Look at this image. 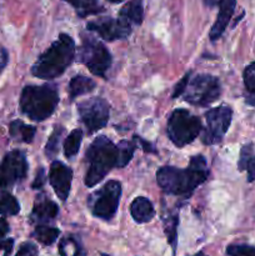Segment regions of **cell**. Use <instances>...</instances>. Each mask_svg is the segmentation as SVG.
<instances>
[{"mask_svg": "<svg viewBox=\"0 0 255 256\" xmlns=\"http://www.w3.org/2000/svg\"><path fill=\"white\" fill-rule=\"evenodd\" d=\"M60 256H86L79 240L72 235L65 236L59 242Z\"/></svg>", "mask_w": 255, "mask_h": 256, "instance_id": "20", "label": "cell"}, {"mask_svg": "<svg viewBox=\"0 0 255 256\" xmlns=\"http://www.w3.org/2000/svg\"><path fill=\"white\" fill-rule=\"evenodd\" d=\"M226 254L229 256H255V248L245 244L229 245Z\"/></svg>", "mask_w": 255, "mask_h": 256, "instance_id": "29", "label": "cell"}, {"mask_svg": "<svg viewBox=\"0 0 255 256\" xmlns=\"http://www.w3.org/2000/svg\"><path fill=\"white\" fill-rule=\"evenodd\" d=\"M59 92L55 85H28L20 96V109L34 122L52 116L59 104Z\"/></svg>", "mask_w": 255, "mask_h": 256, "instance_id": "3", "label": "cell"}, {"mask_svg": "<svg viewBox=\"0 0 255 256\" xmlns=\"http://www.w3.org/2000/svg\"><path fill=\"white\" fill-rule=\"evenodd\" d=\"M200 132V119L185 109L174 110L168 120V135L172 144L178 148H182L194 142Z\"/></svg>", "mask_w": 255, "mask_h": 256, "instance_id": "5", "label": "cell"}, {"mask_svg": "<svg viewBox=\"0 0 255 256\" xmlns=\"http://www.w3.org/2000/svg\"><path fill=\"white\" fill-rule=\"evenodd\" d=\"M102 256H109V255H105V254H102Z\"/></svg>", "mask_w": 255, "mask_h": 256, "instance_id": "41", "label": "cell"}, {"mask_svg": "<svg viewBox=\"0 0 255 256\" xmlns=\"http://www.w3.org/2000/svg\"><path fill=\"white\" fill-rule=\"evenodd\" d=\"M59 214V206L46 198H38L32 212V222L38 225H46Z\"/></svg>", "mask_w": 255, "mask_h": 256, "instance_id": "15", "label": "cell"}, {"mask_svg": "<svg viewBox=\"0 0 255 256\" xmlns=\"http://www.w3.org/2000/svg\"><path fill=\"white\" fill-rule=\"evenodd\" d=\"M245 170H248V182H252L255 180V156H252L249 159V162H246V168Z\"/></svg>", "mask_w": 255, "mask_h": 256, "instance_id": "35", "label": "cell"}, {"mask_svg": "<svg viewBox=\"0 0 255 256\" xmlns=\"http://www.w3.org/2000/svg\"><path fill=\"white\" fill-rule=\"evenodd\" d=\"M14 246V240L6 239L0 242V256H9Z\"/></svg>", "mask_w": 255, "mask_h": 256, "instance_id": "34", "label": "cell"}, {"mask_svg": "<svg viewBox=\"0 0 255 256\" xmlns=\"http://www.w3.org/2000/svg\"><path fill=\"white\" fill-rule=\"evenodd\" d=\"M78 60L94 75L105 78L112 66V55L102 42L92 36H82V44L79 49Z\"/></svg>", "mask_w": 255, "mask_h": 256, "instance_id": "6", "label": "cell"}, {"mask_svg": "<svg viewBox=\"0 0 255 256\" xmlns=\"http://www.w3.org/2000/svg\"><path fill=\"white\" fill-rule=\"evenodd\" d=\"M88 30L95 32L100 38L108 42L125 39L132 32L130 22L124 19H112V18H102V19L89 22L86 25Z\"/></svg>", "mask_w": 255, "mask_h": 256, "instance_id": "12", "label": "cell"}, {"mask_svg": "<svg viewBox=\"0 0 255 256\" xmlns=\"http://www.w3.org/2000/svg\"><path fill=\"white\" fill-rule=\"evenodd\" d=\"M235 6H236V0H219V14L210 30V40L215 42L222 36L234 14Z\"/></svg>", "mask_w": 255, "mask_h": 256, "instance_id": "14", "label": "cell"}, {"mask_svg": "<svg viewBox=\"0 0 255 256\" xmlns=\"http://www.w3.org/2000/svg\"><path fill=\"white\" fill-rule=\"evenodd\" d=\"M36 255H38V248L35 246L32 242H24V244L19 248L16 254H15V256H36Z\"/></svg>", "mask_w": 255, "mask_h": 256, "instance_id": "32", "label": "cell"}, {"mask_svg": "<svg viewBox=\"0 0 255 256\" xmlns=\"http://www.w3.org/2000/svg\"><path fill=\"white\" fill-rule=\"evenodd\" d=\"M190 75H192V72H188V74H185L184 76L182 78V80H180V82L175 85V89H174V92H172V99H176L178 96H180V95L184 94L185 90H186V88H188V84H189V82H190Z\"/></svg>", "mask_w": 255, "mask_h": 256, "instance_id": "31", "label": "cell"}, {"mask_svg": "<svg viewBox=\"0 0 255 256\" xmlns=\"http://www.w3.org/2000/svg\"><path fill=\"white\" fill-rule=\"evenodd\" d=\"M20 212L18 200L9 192L0 194V216H14Z\"/></svg>", "mask_w": 255, "mask_h": 256, "instance_id": "25", "label": "cell"}, {"mask_svg": "<svg viewBox=\"0 0 255 256\" xmlns=\"http://www.w3.org/2000/svg\"><path fill=\"white\" fill-rule=\"evenodd\" d=\"M86 162H89L85 185L92 188L102 182L108 172L118 164V148L108 136H98L86 152Z\"/></svg>", "mask_w": 255, "mask_h": 256, "instance_id": "4", "label": "cell"}, {"mask_svg": "<svg viewBox=\"0 0 255 256\" xmlns=\"http://www.w3.org/2000/svg\"><path fill=\"white\" fill-rule=\"evenodd\" d=\"M206 160L202 155H195L190 160L189 168L179 169L174 166H162L158 170L156 180L164 192L169 195L188 198L208 179Z\"/></svg>", "mask_w": 255, "mask_h": 256, "instance_id": "1", "label": "cell"}, {"mask_svg": "<svg viewBox=\"0 0 255 256\" xmlns=\"http://www.w3.org/2000/svg\"><path fill=\"white\" fill-rule=\"evenodd\" d=\"M130 214L132 219L138 224H144L150 222L154 218L155 210L152 202L144 196H139L134 199V202L130 205Z\"/></svg>", "mask_w": 255, "mask_h": 256, "instance_id": "16", "label": "cell"}, {"mask_svg": "<svg viewBox=\"0 0 255 256\" xmlns=\"http://www.w3.org/2000/svg\"><path fill=\"white\" fill-rule=\"evenodd\" d=\"M122 196V184L116 180H110L98 192H92L88 199L94 216L102 220H110L115 216Z\"/></svg>", "mask_w": 255, "mask_h": 256, "instance_id": "7", "label": "cell"}, {"mask_svg": "<svg viewBox=\"0 0 255 256\" xmlns=\"http://www.w3.org/2000/svg\"><path fill=\"white\" fill-rule=\"evenodd\" d=\"M142 16H144L142 6L138 0H132V2H128L120 10V18L129 22H134V24H142Z\"/></svg>", "mask_w": 255, "mask_h": 256, "instance_id": "19", "label": "cell"}, {"mask_svg": "<svg viewBox=\"0 0 255 256\" xmlns=\"http://www.w3.org/2000/svg\"><path fill=\"white\" fill-rule=\"evenodd\" d=\"M206 128L202 135V140L205 145H215L222 140L232 124V110L226 105L210 109L205 112Z\"/></svg>", "mask_w": 255, "mask_h": 256, "instance_id": "10", "label": "cell"}, {"mask_svg": "<svg viewBox=\"0 0 255 256\" xmlns=\"http://www.w3.org/2000/svg\"><path fill=\"white\" fill-rule=\"evenodd\" d=\"M78 112L88 134H94L109 122V104L102 98H92L78 104Z\"/></svg>", "mask_w": 255, "mask_h": 256, "instance_id": "9", "label": "cell"}, {"mask_svg": "<svg viewBox=\"0 0 255 256\" xmlns=\"http://www.w3.org/2000/svg\"><path fill=\"white\" fill-rule=\"evenodd\" d=\"M75 58V42L68 34H60L35 62L32 74L39 79H55L64 74Z\"/></svg>", "mask_w": 255, "mask_h": 256, "instance_id": "2", "label": "cell"}, {"mask_svg": "<svg viewBox=\"0 0 255 256\" xmlns=\"http://www.w3.org/2000/svg\"><path fill=\"white\" fill-rule=\"evenodd\" d=\"M2 68H4V62H0V72H2Z\"/></svg>", "mask_w": 255, "mask_h": 256, "instance_id": "40", "label": "cell"}, {"mask_svg": "<svg viewBox=\"0 0 255 256\" xmlns=\"http://www.w3.org/2000/svg\"><path fill=\"white\" fill-rule=\"evenodd\" d=\"M110 2H115V4H116V2H122V0H109Z\"/></svg>", "mask_w": 255, "mask_h": 256, "instance_id": "38", "label": "cell"}, {"mask_svg": "<svg viewBox=\"0 0 255 256\" xmlns=\"http://www.w3.org/2000/svg\"><path fill=\"white\" fill-rule=\"evenodd\" d=\"M82 135H84V132H82V129H74L68 135L64 142L65 158L72 159V158H74L78 154V152L80 149V145H82Z\"/></svg>", "mask_w": 255, "mask_h": 256, "instance_id": "24", "label": "cell"}, {"mask_svg": "<svg viewBox=\"0 0 255 256\" xmlns=\"http://www.w3.org/2000/svg\"><path fill=\"white\" fill-rule=\"evenodd\" d=\"M178 224H179V215L174 214L168 216L164 219V226H165V234H166L168 242L172 245V250L175 252V246H176V229Z\"/></svg>", "mask_w": 255, "mask_h": 256, "instance_id": "27", "label": "cell"}, {"mask_svg": "<svg viewBox=\"0 0 255 256\" xmlns=\"http://www.w3.org/2000/svg\"><path fill=\"white\" fill-rule=\"evenodd\" d=\"M45 182H46V174H45V170L42 168H40L36 172V176H35L34 182H32V189H42L44 186Z\"/></svg>", "mask_w": 255, "mask_h": 256, "instance_id": "33", "label": "cell"}, {"mask_svg": "<svg viewBox=\"0 0 255 256\" xmlns=\"http://www.w3.org/2000/svg\"><path fill=\"white\" fill-rule=\"evenodd\" d=\"M185 100L195 106H208L220 96L222 88L216 76L209 74L196 75L188 84Z\"/></svg>", "mask_w": 255, "mask_h": 256, "instance_id": "8", "label": "cell"}, {"mask_svg": "<svg viewBox=\"0 0 255 256\" xmlns=\"http://www.w3.org/2000/svg\"><path fill=\"white\" fill-rule=\"evenodd\" d=\"M62 132H64V128L62 126H56L55 128L54 132L50 135L49 138V142H48L46 146H45V154L52 159L55 158L58 152V146H59V142H60V138H62Z\"/></svg>", "mask_w": 255, "mask_h": 256, "instance_id": "28", "label": "cell"}, {"mask_svg": "<svg viewBox=\"0 0 255 256\" xmlns=\"http://www.w3.org/2000/svg\"><path fill=\"white\" fill-rule=\"evenodd\" d=\"M65 2L74 6L79 16L82 18L92 14H98V12L104 10L102 6L99 5L98 0H65Z\"/></svg>", "mask_w": 255, "mask_h": 256, "instance_id": "22", "label": "cell"}, {"mask_svg": "<svg viewBox=\"0 0 255 256\" xmlns=\"http://www.w3.org/2000/svg\"><path fill=\"white\" fill-rule=\"evenodd\" d=\"M118 164L116 168H125L132 160L135 152V144L132 142H120L118 144Z\"/></svg>", "mask_w": 255, "mask_h": 256, "instance_id": "26", "label": "cell"}, {"mask_svg": "<svg viewBox=\"0 0 255 256\" xmlns=\"http://www.w3.org/2000/svg\"><path fill=\"white\" fill-rule=\"evenodd\" d=\"M8 232H9V224L6 222V220L0 218V240H2Z\"/></svg>", "mask_w": 255, "mask_h": 256, "instance_id": "36", "label": "cell"}, {"mask_svg": "<svg viewBox=\"0 0 255 256\" xmlns=\"http://www.w3.org/2000/svg\"><path fill=\"white\" fill-rule=\"evenodd\" d=\"M252 156V144L244 145V146L242 148V152H240V159H239V162H238V168H239L240 172L245 170V168H246V162H249V159Z\"/></svg>", "mask_w": 255, "mask_h": 256, "instance_id": "30", "label": "cell"}, {"mask_svg": "<svg viewBox=\"0 0 255 256\" xmlns=\"http://www.w3.org/2000/svg\"><path fill=\"white\" fill-rule=\"evenodd\" d=\"M10 135H12L14 139L19 140V142H32V139L35 136V132H36V129L32 125H26L24 124L20 120H15L10 124Z\"/></svg>", "mask_w": 255, "mask_h": 256, "instance_id": "18", "label": "cell"}, {"mask_svg": "<svg viewBox=\"0 0 255 256\" xmlns=\"http://www.w3.org/2000/svg\"><path fill=\"white\" fill-rule=\"evenodd\" d=\"M94 88L95 82L92 79L84 76V75H75V76L72 78V80L69 82L70 99L74 100L75 98L88 94L92 90H94Z\"/></svg>", "mask_w": 255, "mask_h": 256, "instance_id": "17", "label": "cell"}, {"mask_svg": "<svg viewBox=\"0 0 255 256\" xmlns=\"http://www.w3.org/2000/svg\"><path fill=\"white\" fill-rule=\"evenodd\" d=\"M72 180V170L62 162H52L49 170V182L55 194L62 202H65L70 194Z\"/></svg>", "mask_w": 255, "mask_h": 256, "instance_id": "13", "label": "cell"}, {"mask_svg": "<svg viewBox=\"0 0 255 256\" xmlns=\"http://www.w3.org/2000/svg\"><path fill=\"white\" fill-rule=\"evenodd\" d=\"M194 256H206L204 254V252H198V254H195Z\"/></svg>", "mask_w": 255, "mask_h": 256, "instance_id": "39", "label": "cell"}, {"mask_svg": "<svg viewBox=\"0 0 255 256\" xmlns=\"http://www.w3.org/2000/svg\"><path fill=\"white\" fill-rule=\"evenodd\" d=\"M242 78L245 85V100L249 105L255 106V62L245 68Z\"/></svg>", "mask_w": 255, "mask_h": 256, "instance_id": "21", "label": "cell"}, {"mask_svg": "<svg viewBox=\"0 0 255 256\" xmlns=\"http://www.w3.org/2000/svg\"><path fill=\"white\" fill-rule=\"evenodd\" d=\"M134 139H136L138 142H139L140 144H142V146L144 148V149H142V150H144V152H155L154 146H152V144H149V142H145V140H142V138H140V136H136V135H135Z\"/></svg>", "mask_w": 255, "mask_h": 256, "instance_id": "37", "label": "cell"}, {"mask_svg": "<svg viewBox=\"0 0 255 256\" xmlns=\"http://www.w3.org/2000/svg\"><path fill=\"white\" fill-rule=\"evenodd\" d=\"M28 174L26 156L20 150L8 152L0 164V188L10 189L24 180Z\"/></svg>", "mask_w": 255, "mask_h": 256, "instance_id": "11", "label": "cell"}, {"mask_svg": "<svg viewBox=\"0 0 255 256\" xmlns=\"http://www.w3.org/2000/svg\"><path fill=\"white\" fill-rule=\"evenodd\" d=\"M32 235L42 244L52 245L56 242L58 236L60 235V230L49 225H36Z\"/></svg>", "mask_w": 255, "mask_h": 256, "instance_id": "23", "label": "cell"}]
</instances>
